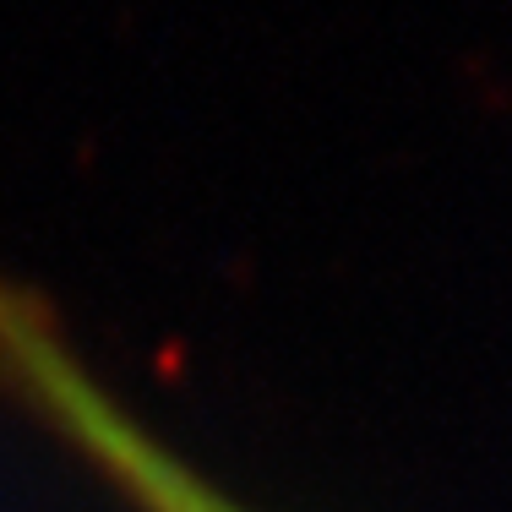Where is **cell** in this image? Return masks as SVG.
Segmentation results:
<instances>
[{
    "mask_svg": "<svg viewBox=\"0 0 512 512\" xmlns=\"http://www.w3.org/2000/svg\"><path fill=\"white\" fill-rule=\"evenodd\" d=\"M0 393L71 447L131 512H251L148 431L71 349L39 295L0 278Z\"/></svg>",
    "mask_w": 512,
    "mask_h": 512,
    "instance_id": "obj_1",
    "label": "cell"
}]
</instances>
